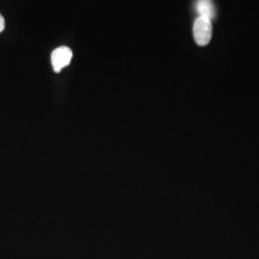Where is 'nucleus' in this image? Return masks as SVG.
Listing matches in <instances>:
<instances>
[{
    "mask_svg": "<svg viewBox=\"0 0 259 259\" xmlns=\"http://www.w3.org/2000/svg\"><path fill=\"white\" fill-rule=\"evenodd\" d=\"M193 34L196 44L200 47L208 45L212 36V24L211 20L199 17L195 20L193 26Z\"/></svg>",
    "mask_w": 259,
    "mask_h": 259,
    "instance_id": "nucleus-1",
    "label": "nucleus"
},
{
    "mask_svg": "<svg viewBox=\"0 0 259 259\" xmlns=\"http://www.w3.org/2000/svg\"><path fill=\"white\" fill-rule=\"evenodd\" d=\"M4 29H5V19L1 16V14H0V33L3 32Z\"/></svg>",
    "mask_w": 259,
    "mask_h": 259,
    "instance_id": "nucleus-4",
    "label": "nucleus"
},
{
    "mask_svg": "<svg viewBox=\"0 0 259 259\" xmlns=\"http://www.w3.org/2000/svg\"><path fill=\"white\" fill-rule=\"evenodd\" d=\"M197 11L202 18L211 19L216 16V10L211 1L208 0H202L197 3Z\"/></svg>",
    "mask_w": 259,
    "mask_h": 259,
    "instance_id": "nucleus-3",
    "label": "nucleus"
},
{
    "mask_svg": "<svg viewBox=\"0 0 259 259\" xmlns=\"http://www.w3.org/2000/svg\"><path fill=\"white\" fill-rule=\"evenodd\" d=\"M72 59V51L69 47H58L52 52L51 63L55 72H60L63 68L70 64Z\"/></svg>",
    "mask_w": 259,
    "mask_h": 259,
    "instance_id": "nucleus-2",
    "label": "nucleus"
}]
</instances>
